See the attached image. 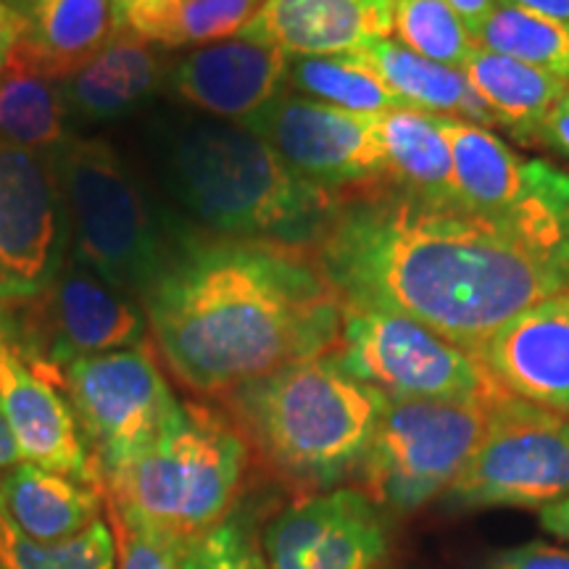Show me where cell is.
Instances as JSON below:
<instances>
[{
	"instance_id": "1",
	"label": "cell",
	"mask_w": 569,
	"mask_h": 569,
	"mask_svg": "<svg viewBox=\"0 0 569 569\" xmlns=\"http://www.w3.org/2000/svg\"><path fill=\"white\" fill-rule=\"evenodd\" d=\"M311 251L343 306L403 315L478 356L509 319L561 293L553 253L457 198L390 180L348 190Z\"/></svg>"
},
{
	"instance_id": "2",
	"label": "cell",
	"mask_w": 569,
	"mask_h": 569,
	"mask_svg": "<svg viewBox=\"0 0 569 569\" xmlns=\"http://www.w3.org/2000/svg\"><path fill=\"white\" fill-rule=\"evenodd\" d=\"M140 306L159 361L206 398L336 353L343 327V301L311 248L219 238L188 222Z\"/></svg>"
},
{
	"instance_id": "3",
	"label": "cell",
	"mask_w": 569,
	"mask_h": 569,
	"mask_svg": "<svg viewBox=\"0 0 569 569\" xmlns=\"http://www.w3.org/2000/svg\"><path fill=\"white\" fill-rule=\"evenodd\" d=\"M148 156L177 217L219 238L311 248L348 193L306 180L259 134L219 119L159 117Z\"/></svg>"
},
{
	"instance_id": "4",
	"label": "cell",
	"mask_w": 569,
	"mask_h": 569,
	"mask_svg": "<svg viewBox=\"0 0 569 569\" xmlns=\"http://www.w3.org/2000/svg\"><path fill=\"white\" fill-rule=\"evenodd\" d=\"M217 401L274 480L296 496H315L356 478L388 398L327 353L256 377Z\"/></svg>"
},
{
	"instance_id": "5",
	"label": "cell",
	"mask_w": 569,
	"mask_h": 569,
	"mask_svg": "<svg viewBox=\"0 0 569 569\" xmlns=\"http://www.w3.org/2000/svg\"><path fill=\"white\" fill-rule=\"evenodd\" d=\"M251 461V448L222 407L180 398L159 436L106 475V507L188 543L243 501Z\"/></svg>"
},
{
	"instance_id": "6",
	"label": "cell",
	"mask_w": 569,
	"mask_h": 569,
	"mask_svg": "<svg viewBox=\"0 0 569 569\" xmlns=\"http://www.w3.org/2000/svg\"><path fill=\"white\" fill-rule=\"evenodd\" d=\"M53 159L71 222V259L140 303L172 259L184 222L156 201L111 142L69 138Z\"/></svg>"
},
{
	"instance_id": "7",
	"label": "cell",
	"mask_w": 569,
	"mask_h": 569,
	"mask_svg": "<svg viewBox=\"0 0 569 569\" xmlns=\"http://www.w3.org/2000/svg\"><path fill=\"white\" fill-rule=\"evenodd\" d=\"M496 401L388 398L356 488L390 519L417 515L459 478Z\"/></svg>"
},
{
	"instance_id": "8",
	"label": "cell",
	"mask_w": 569,
	"mask_h": 569,
	"mask_svg": "<svg viewBox=\"0 0 569 569\" xmlns=\"http://www.w3.org/2000/svg\"><path fill=\"white\" fill-rule=\"evenodd\" d=\"M332 356L348 375L386 398L498 401L509 396L488 372L482 356L393 311L343 306Z\"/></svg>"
},
{
	"instance_id": "9",
	"label": "cell",
	"mask_w": 569,
	"mask_h": 569,
	"mask_svg": "<svg viewBox=\"0 0 569 569\" xmlns=\"http://www.w3.org/2000/svg\"><path fill=\"white\" fill-rule=\"evenodd\" d=\"M569 493V417L503 396L459 478L440 496L453 515L543 509Z\"/></svg>"
},
{
	"instance_id": "10",
	"label": "cell",
	"mask_w": 569,
	"mask_h": 569,
	"mask_svg": "<svg viewBox=\"0 0 569 569\" xmlns=\"http://www.w3.org/2000/svg\"><path fill=\"white\" fill-rule=\"evenodd\" d=\"M61 388L101 482L159 436L180 401L151 343L71 361Z\"/></svg>"
},
{
	"instance_id": "11",
	"label": "cell",
	"mask_w": 569,
	"mask_h": 569,
	"mask_svg": "<svg viewBox=\"0 0 569 569\" xmlns=\"http://www.w3.org/2000/svg\"><path fill=\"white\" fill-rule=\"evenodd\" d=\"M9 343L32 365L59 372L77 359L148 343L142 306L69 256L48 290L11 306Z\"/></svg>"
},
{
	"instance_id": "12",
	"label": "cell",
	"mask_w": 569,
	"mask_h": 569,
	"mask_svg": "<svg viewBox=\"0 0 569 569\" xmlns=\"http://www.w3.org/2000/svg\"><path fill=\"white\" fill-rule=\"evenodd\" d=\"M71 256V222L53 151L0 142V306L38 298Z\"/></svg>"
},
{
	"instance_id": "13",
	"label": "cell",
	"mask_w": 569,
	"mask_h": 569,
	"mask_svg": "<svg viewBox=\"0 0 569 569\" xmlns=\"http://www.w3.org/2000/svg\"><path fill=\"white\" fill-rule=\"evenodd\" d=\"M306 180L351 190L388 177L375 113H356L284 90L243 124Z\"/></svg>"
},
{
	"instance_id": "14",
	"label": "cell",
	"mask_w": 569,
	"mask_h": 569,
	"mask_svg": "<svg viewBox=\"0 0 569 569\" xmlns=\"http://www.w3.org/2000/svg\"><path fill=\"white\" fill-rule=\"evenodd\" d=\"M453 161V198L561 259L569 243L546 193L549 163L517 156L486 127L440 117Z\"/></svg>"
},
{
	"instance_id": "15",
	"label": "cell",
	"mask_w": 569,
	"mask_h": 569,
	"mask_svg": "<svg viewBox=\"0 0 569 569\" xmlns=\"http://www.w3.org/2000/svg\"><path fill=\"white\" fill-rule=\"evenodd\" d=\"M267 569H386L390 517L356 486L296 496L261 530Z\"/></svg>"
},
{
	"instance_id": "16",
	"label": "cell",
	"mask_w": 569,
	"mask_h": 569,
	"mask_svg": "<svg viewBox=\"0 0 569 569\" xmlns=\"http://www.w3.org/2000/svg\"><path fill=\"white\" fill-rule=\"evenodd\" d=\"M0 407L21 459L101 488V475L61 388V375L27 361L6 336H0Z\"/></svg>"
},
{
	"instance_id": "17",
	"label": "cell",
	"mask_w": 569,
	"mask_h": 569,
	"mask_svg": "<svg viewBox=\"0 0 569 569\" xmlns=\"http://www.w3.org/2000/svg\"><path fill=\"white\" fill-rule=\"evenodd\" d=\"M290 56L243 34L172 59L167 88L219 122L243 124L288 90Z\"/></svg>"
},
{
	"instance_id": "18",
	"label": "cell",
	"mask_w": 569,
	"mask_h": 569,
	"mask_svg": "<svg viewBox=\"0 0 569 569\" xmlns=\"http://www.w3.org/2000/svg\"><path fill=\"white\" fill-rule=\"evenodd\" d=\"M482 361L509 396L569 417V296L543 298L509 319L482 348Z\"/></svg>"
},
{
	"instance_id": "19",
	"label": "cell",
	"mask_w": 569,
	"mask_h": 569,
	"mask_svg": "<svg viewBox=\"0 0 569 569\" xmlns=\"http://www.w3.org/2000/svg\"><path fill=\"white\" fill-rule=\"evenodd\" d=\"M396 0H267L238 34L284 56H340L393 38Z\"/></svg>"
},
{
	"instance_id": "20",
	"label": "cell",
	"mask_w": 569,
	"mask_h": 569,
	"mask_svg": "<svg viewBox=\"0 0 569 569\" xmlns=\"http://www.w3.org/2000/svg\"><path fill=\"white\" fill-rule=\"evenodd\" d=\"M169 63L163 48L122 27L101 53L61 82L71 122L106 124L140 111L167 88Z\"/></svg>"
},
{
	"instance_id": "21",
	"label": "cell",
	"mask_w": 569,
	"mask_h": 569,
	"mask_svg": "<svg viewBox=\"0 0 569 569\" xmlns=\"http://www.w3.org/2000/svg\"><path fill=\"white\" fill-rule=\"evenodd\" d=\"M122 30L113 0H32L11 56L63 82Z\"/></svg>"
},
{
	"instance_id": "22",
	"label": "cell",
	"mask_w": 569,
	"mask_h": 569,
	"mask_svg": "<svg viewBox=\"0 0 569 569\" xmlns=\"http://www.w3.org/2000/svg\"><path fill=\"white\" fill-rule=\"evenodd\" d=\"M0 511L24 536L59 543L106 517V496L90 482L21 461L0 472Z\"/></svg>"
},
{
	"instance_id": "23",
	"label": "cell",
	"mask_w": 569,
	"mask_h": 569,
	"mask_svg": "<svg viewBox=\"0 0 569 569\" xmlns=\"http://www.w3.org/2000/svg\"><path fill=\"white\" fill-rule=\"evenodd\" d=\"M365 59L390 90L411 109L436 113V117L459 119L480 127H498L496 117L482 103L478 90L467 80L461 69L430 61L398 40H377L353 51Z\"/></svg>"
},
{
	"instance_id": "24",
	"label": "cell",
	"mask_w": 569,
	"mask_h": 569,
	"mask_svg": "<svg viewBox=\"0 0 569 569\" xmlns=\"http://www.w3.org/2000/svg\"><path fill=\"white\" fill-rule=\"evenodd\" d=\"M461 71L496 117L498 127L509 130L519 142L538 140L543 119L569 90V80H561L551 71L528 67L478 46Z\"/></svg>"
},
{
	"instance_id": "25",
	"label": "cell",
	"mask_w": 569,
	"mask_h": 569,
	"mask_svg": "<svg viewBox=\"0 0 569 569\" xmlns=\"http://www.w3.org/2000/svg\"><path fill=\"white\" fill-rule=\"evenodd\" d=\"M377 134L388 159V177L417 196L453 198L451 146L440 117L411 106L375 113Z\"/></svg>"
},
{
	"instance_id": "26",
	"label": "cell",
	"mask_w": 569,
	"mask_h": 569,
	"mask_svg": "<svg viewBox=\"0 0 569 569\" xmlns=\"http://www.w3.org/2000/svg\"><path fill=\"white\" fill-rule=\"evenodd\" d=\"M267 0H134L122 11V27L140 40L174 48H203L234 38Z\"/></svg>"
},
{
	"instance_id": "27",
	"label": "cell",
	"mask_w": 569,
	"mask_h": 569,
	"mask_svg": "<svg viewBox=\"0 0 569 569\" xmlns=\"http://www.w3.org/2000/svg\"><path fill=\"white\" fill-rule=\"evenodd\" d=\"M69 124L61 82L11 56L0 69V142L51 153L71 138Z\"/></svg>"
},
{
	"instance_id": "28",
	"label": "cell",
	"mask_w": 569,
	"mask_h": 569,
	"mask_svg": "<svg viewBox=\"0 0 569 569\" xmlns=\"http://www.w3.org/2000/svg\"><path fill=\"white\" fill-rule=\"evenodd\" d=\"M288 88L311 101L356 113H382L407 106L356 53L296 56L288 67Z\"/></svg>"
},
{
	"instance_id": "29",
	"label": "cell",
	"mask_w": 569,
	"mask_h": 569,
	"mask_svg": "<svg viewBox=\"0 0 569 569\" xmlns=\"http://www.w3.org/2000/svg\"><path fill=\"white\" fill-rule=\"evenodd\" d=\"M478 48L569 80V24L498 0L472 30Z\"/></svg>"
},
{
	"instance_id": "30",
	"label": "cell",
	"mask_w": 569,
	"mask_h": 569,
	"mask_svg": "<svg viewBox=\"0 0 569 569\" xmlns=\"http://www.w3.org/2000/svg\"><path fill=\"white\" fill-rule=\"evenodd\" d=\"M0 569H117V538L103 517L80 536L42 543L0 511Z\"/></svg>"
},
{
	"instance_id": "31",
	"label": "cell",
	"mask_w": 569,
	"mask_h": 569,
	"mask_svg": "<svg viewBox=\"0 0 569 569\" xmlns=\"http://www.w3.org/2000/svg\"><path fill=\"white\" fill-rule=\"evenodd\" d=\"M393 34L425 59L461 69L475 40L448 0H396Z\"/></svg>"
},
{
	"instance_id": "32",
	"label": "cell",
	"mask_w": 569,
	"mask_h": 569,
	"mask_svg": "<svg viewBox=\"0 0 569 569\" xmlns=\"http://www.w3.org/2000/svg\"><path fill=\"white\" fill-rule=\"evenodd\" d=\"M261 530L259 511L240 501L217 528L184 543L180 569H267Z\"/></svg>"
},
{
	"instance_id": "33",
	"label": "cell",
	"mask_w": 569,
	"mask_h": 569,
	"mask_svg": "<svg viewBox=\"0 0 569 569\" xmlns=\"http://www.w3.org/2000/svg\"><path fill=\"white\" fill-rule=\"evenodd\" d=\"M106 519L117 538V569H180V538L111 507H106Z\"/></svg>"
},
{
	"instance_id": "34",
	"label": "cell",
	"mask_w": 569,
	"mask_h": 569,
	"mask_svg": "<svg viewBox=\"0 0 569 569\" xmlns=\"http://www.w3.org/2000/svg\"><path fill=\"white\" fill-rule=\"evenodd\" d=\"M482 569H569V549L532 540L493 553Z\"/></svg>"
},
{
	"instance_id": "35",
	"label": "cell",
	"mask_w": 569,
	"mask_h": 569,
	"mask_svg": "<svg viewBox=\"0 0 569 569\" xmlns=\"http://www.w3.org/2000/svg\"><path fill=\"white\" fill-rule=\"evenodd\" d=\"M536 142H543V146L553 148V151H559L569 159V90L561 96V101L553 106L549 117L543 119Z\"/></svg>"
},
{
	"instance_id": "36",
	"label": "cell",
	"mask_w": 569,
	"mask_h": 569,
	"mask_svg": "<svg viewBox=\"0 0 569 569\" xmlns=\"http://www.w3.org/2000/svg\"><path fill=\"white\" fill-rule=\"evenodd\" d=\"M546 188H549L551 209L557 213L561 230H565V238L569 243V174L549 167V182H546Z\"/></svg>"
},
{
	"instance_id": "37",
	"label": "cell",
	"mask_w": 569,
	"mask_h": 569,
	"mask_svg": "<svg viewBox=\"0 0 569 569\" xmlns=\"http://www.w3.org/2000/svg\"><path fill=\"white\" fill-rule=\"evenodd\" d=\"M19 32H21V13L9 9V6L0 0V69L9 63L13 48H17L19 42Z\"/></svg>"
},
{
	"instance_id": "38",
	"label": "cell",
	"mask_w": 569,
	"mask_h": 569,
	"mask_svg": "<svg viewBox=\"0 0 569 569\" xmlns=\"http://www.w3.org/2000/svg\"><path fill=\"white\" fill-rule=\"evenodd\" d=\"M538 519L540 528L549 532V536L569 540V493L565 498H559V501L549 503V507L540 509Z\"/></svg>"
},
{
	"instance_id": "39",
	"label": "cell",
	"mask_w": 569,
	"mask_h": 569,
	"mask_svg": "<svg viewBox=\"0 0 569 569\" xmlns=\"http://www.w3.org/2000/svg\"><path fill=\"white\" fill-rule=\"evenodd\" d=\"M448 3L453 6V11L459 13L461 21L467 24L469 34H472L475 27H478L480 21L488 17L490 9H493L498 0H448Z\"/></svg>"
},
{
	"instance_id": "40",
	"label": "cell",
	"mask_w": 569,
	"mask_h": 569,
	"mask_svg": "<svg viewBox=\"0 0 569 569\" xmlns=\"http://www.w3.org/2000/svg\"><path fill=\"white\" fill-rule=\"evenodd\" d=\"M21 461H24V459H21L17 440H13L11 425L3 415V407H0V472H6V469L21 465Z\"/></svg>"
},
{
	"instance_id": "41",
	"label": "cell",
	"mask_w": 569,
	"mask_h": 569,
	"mask_svg": "<svg viewBox=\"0 0 569 569\" xmlns=\"http://www.w3.org/2000/svg\"><path fill=\"white\" fill-rule=\"evenodd\" d=\"M509 3L522 6V9H530V11H538V13H543V17L567 21L569 24V0H509Z\"/></svg>"
},
{
	"instance_id": "42",
	"label": "cell",
	"mask_w": 569,
	"mask_h": 569,
	"mask_svg": "<svg viewBox=\"0 0 569 569\" xmlns=\"http://www.w3.org/2000/svg\"><path fill=\"white\" fill-rule=\"evenodd\" d=\"M559 274H561V293L569 296V251L559 259Z\"/></svg>"
},
{
	"instance_id": "43",
	"label": "cell",
	"mask_w": 569,
	"mask_h": 569,
	"mask_svg": "<svg viewBox=\"0 0 569 569\" xmlns=\"http://www.w3.org/2000/svg\"><path fill=\"white\" fill-rule=\"evenodd\" d=\"M11 330V306H0V336L9 338Z\"/></svg>"
},
{
	"instance_id": "44",
	"label": "cell",
	"mask_w": 569,
	"mask_h": 569,
	"mask_svg": "<svg viewBox=\"0 0 569 569\" xmlns=\"http://www.w3.org/2000/svg\"><path fill=\"white\" fill-rule=\"evenodd\" d=\"M3 3L6 6H9V9H13V11H24L27 9V6H30L32 3V0H3Z\"/></svg>"
},
{
	"instance_id": "45",
	"label": "cell",
	"mask_w": 569,
	"mask_h": 569,
	"mask_svg": "<svg viewBox=\"0 0 569 569\" xmlns=\"http://www.w3.org/2000/svg\"><path fill=\"white\" fill-rule=\"evenodd\" d=\"M130 3H134V0H113V6H117V11H119V17H122V11L127 9V6Z\"/></svg>"
}]
</instances>
